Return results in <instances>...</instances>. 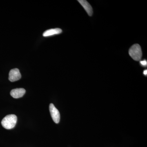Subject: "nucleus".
<instances>
[{
  "label": "nucleus",
  "mask_w": 147,
  "mask_h": 147,
  "mask_svg": "<svg viewBox=\"0 0 147 147\" xmlns=\"http://www.w3.org/2000/svg\"><path fill=\"white\" fill-rule=\"evenodd\" d=\"M17 121V117L15 115H8L3 119L1 121L2 125L6 129H11L16 125Z\"/></svg>",
  "instance_id": "f257e3e1"
},
{
  "label": "nucleus",
  "mask_w": 147,
  "mask_h": 147,
  "mask_svg": "<svg viewBox=\"0 0 147 147\" xmlns=\"http://www.w3.org/2000/svg\"><path fill=\"white\" fill-rule=\"evenodd\" d=\"M129 54L134 60H141L142 57V52L141 46L138 44H134L130 47L129 50Z\"/></svg>",
  "instance_id": "f03ea898"
},
{
  "label": "nucleus",
  "mask_w": 147,
  "mask_h": 147,
  "mask_svg": "<svg viewBox=\"0 0 147 147\" xmlns=\"http://www.w3.org/2000/svg\"><path fill=\"white\" fill-rule=\"evenodd\" d=\"M49 110H50V115L53 121L56 123H59L60 120V115L59 110L57 109L53 103L50 104L49 106Z\"/></svg>",
  "instance_id": "7ed1b4c3"
},
{
  "label": "nucleus",
  "mask_w": 147,
  "mask_h": 147,
  "mask_svg": "<svg viewBox=\"0 0 147 147\" xmlns=\"http://www.w3.org/2000/svg\"><path fill=\"white\" fill-rule=\"evenodd\" d=\"M21 75L19 69L14 68L11 69L9 72V80L11 82H14L21 79Z\"/></svg>",
  "instance_id": "20e7f679"
},
{
  "label": "nucleus",
  "mask_w": 147,
  "mask_h": 147,
  "mask_svg": "<svg viewBox=\"0 0 147 147\" xmlns=\"http://www.w3.org/2000/svg\"><path fill=\"white\" fill-rule=\"evenodd\" d=\"M26 90L24 88H16L11 90L10 95L13 98H18L22 97L26 93Z\"/></svg>",
  "instance_id": "39448f33"
},
{
  "label": "nucleus",
  "mask_w": 147,
  "mask_h": 147,
  "mask_svg": "<svg viewBox=\"0 0 147 147\" xmlns=\"http://www.w3.org/2000/svg\"><path fill=\"white\" fill-rule=\"evenodd\" d=\"M81 5L82 6L89 16H92L93 14V9L91 6L88 2L85 0H79L78 1Z\"/></svg>",
  "instance_id": "423d86ee"
},
{
  "label": "nucleus",
  "mask_w": 147,
  "mask_h": 147,
  "mask_svg": "<svg viewBox=\"0 0 147 147\" xmlns=\"http://www.w3.org/2000/svg\"><path fill=\"white\" fill-rule=\"evenodd\" d=\"M62 32L61 29L60 28L51 29L45 31L43 34V36L47 37L54 35L60 34Z\"/></svg>",
  "instance_id": "0eeeda50"
},
{
  "label": "nucleus",
  "mask_w": 147,
  "mask_h": 147,
  "mask_svg": "<svg viewBox=\"0 0 147 147\" xmlns=\"http://www.w3.org/2000/svg\"><path fill=\"white\" fill-rule=\"evenodd\" d=\"M140 63L143 66L146 67L147 65V62L146 60H144L141 61L140 62Z\"/></svg>",
  "instance_id": "6e6552de"
},
{
  "label": "nucleus",
  "mask_w": 147,
  "mask_h": 147,
  "mask_svg": "<svg viewBox=\"0 0 147 147\" xmlns=\"http://www.w3.org/2000/svg\"><path fill=\"white\" fill-rule=\"evenodd\" d=\"M144 74L145 75H146V76H147V69H146V70H145L144 71Z\"/></svg>",
  "instance_id": "1a4fd4ad"
}]
</instances>
